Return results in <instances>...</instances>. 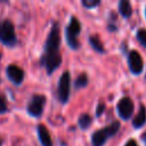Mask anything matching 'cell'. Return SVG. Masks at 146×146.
Masks as SVG:
<instances>
[{
  "instance_id": "cell-20",
  "label": "cell",
  "mask_w": 146,
  "mask_h": 146,
  "mask_svg": "<svg viewBox=\"0 0 146 146\" xmlns=\"http://www.w3.org/2000/svg\"><path fill=\"white\" fill-rule=\"evenodd\" d=\"M124 146H138V145H137V143H136L133 139H129V140L124 144Z\"/></svg>"
},
{
  "instance_id": "cell-2",
  "label": "cell",
  "mask_w": 146,
  "mask_h": 146,
  "mask_svg": "<svg viewBox=\"0 0 146 146\" xmlns=\"http://www.w3.org/2000/svg\"><path fill=\"white\" fill-rule=\"evenodd\" d=\"M119 130H120V122L113 121L110 125L105 127L104 129H99V130L95 131L91 136L92 146H104L105 143L107 141V139L113 137L114 135H116Z\"/></svg>"
},
{
  "instance_id": "cell-8",
  "label": "cell",
  "mask_w": 146,
  "mask_h": 146,
  "mask_svg": "<svg viewBox=\"0 0 146 146\" xmlns=\"http://www.w3.org/2000/svg\"><path fill=\"white\" fill-rule=\"evenodd\" d=\"M128 64H129V68H130L131 73L135 75L140 74L144 70L143 58L137 50H131L128 54Z\"/></svg>"
},
{
  "instance_id": "cell-12",
  "label": "cell",
  "mask_w": 146,
  "mask_h": 146,
  "mask_svg": "<svg viewBox=\"0 0 146 146\" xmlns=\"http://www.w3.org/2000/svg\"><path fill=\"white\" fill-rule=\"evenodd\" d=\"M89 44L92 47V49L99 54H104L105 52V48H104V44L100 40V38L97 35V34H92V35H89Z\"/></svg>"
},
{
  "instance_id": "cell-26",
  "label": "cell",
  "mask_w": 146,
  "mask_h": 146,
  "mask_svg": "<svg viewBox=\"0 0 146 146\" xmlns=\"http://www.w3.org/2000/svg\"><path fill=\"white\" fill-rule=\"evenodd\" d=\"M0 23H1V22H0Z\"/></svg>"
},
{
  "instance_id": "cell-5",
  "label": "cell",
  "mask_w": 146,
  "mask_h": 146,
  "mask_svg": "<svg viewBox=\"0 0 146 146\" xmlns=\"http://www.w3.org/2000/svg\"><path fill=\"white\" fill-rule=\"evenodd\" d=\"M70 89H71V74L68 71H65L60 75L57 87V96L62 104H66L68 102Z\"/></svg>"
},
{
  "instance_id": "cell-18",
  "label": "cell",
  "mask_w": 146,
  "mask_h": 146,
  "mask_svg": "<svg viewBox=\"0 0 146 146\" xmlns=\"http://www.w3.org/2000/svg\"><path fill=\"white\" fill-rule=\"evenodd\" d=\"M8 112V105H7V100L3 96L0 95V114H3Z\"/></svg>"
},
{
  "instance_id": "cell-21",
  "label": "cell",
  "mask_w": 146,
  "mask_h": 146,
  "mask_svg": "<svg viewBox=\"0 0 146 146\" xmlns=\"http://www.w3.org/2000/svg\"><path fill=\"white\" fill-rule=\"evenodd\" d=\"M141 139H143V141L145 143V146H146V131H145V132L141 135Z\"/></svg>"
},
{
  "instance_id": "cell-16",
  "label": "cell",
  "mask_w": 146,
  "mask_h": 146,
  "mask_svg": "<svg viewBox=\"0 0 146 146\" xmlns=\"http://www.w3.org/2000/svg\"><path fill=\"white\" fill-rule=\"evenodd\" d=\"M136 38L139 41V43L146 48V30L145 29H139L136 33Z\"/></svg>"
},
{
  "instance_id": "cell-25",
  "label": "cell",
  "mask_w": 146,
  "mask_h": 146,
  "mask_svg": "<svg viewBox=\"0 0 146 146\" xmlns=\"http://www.w3.org/2000/svg\"><path fill=\"white\" fill-rule=\"evenodd\" d=\"M145 80H146V74H145Z\"/></svg>"
},
{
  "instance_id": "cell-23",
  "label": "cell",
  "mask_w": 146,
  "mask_h": 146,
  "mask_svg": "<svg viewBox=\"0 0 146 146\" xmlns=\"http://www.w3.org/2000/svg\"><path fill=\"white\" fill-rule=\"evenodd\" d=\"M145 16H146V8H145Z\"/></svg>"
},
{
  "instance_id": "cell-13",
  "label": "cell",
  "mask_w": 146,
  "mask_h": 146,
  "mask_svg": "<svg viewBox=\"0 0 146 146\" xmlns=\"http://www.w3.org/2000/svg\"><path fill=\"white\" fill-rule=\"evenodd\" d=\"M119 11L124 18H130L132 15V7L128 0H121L119 2Z\"/></svg>"
},
{
  "instance_id": "cell-19",
  "label": "cell",
  "mask_w": 146,
  "mask_h": 146,
  "mask_svg": "<svg viewBox=\"0 0 146 146\" xmlns=\"http://www.w3.org/2000/svg\"><path fill=\"white\" fill-rule=\"evenodd\" d=\"M104 110H105V104L104 103H99L97 105V108H96V116H100L104 113Z\"/></svg>"
},
{
  "instance_id": "cell-17",
  "label": "cell",
  "mask_w": 146,
  "mask_h": 146,
  "mask_svg": "<svg viewBox=\"0 0 146 146\" xmlns=\"http://www.w3.org/2000/svg\"><path fill=\"white\" fill-rule=\"evenodd\" d=\"M81 5L87 9H92L100 5V0H82Z\"/></svg>"
},
{
  "instance_id": "cell-24",
  "label": "cell",
  "mask_w": 146,
  "mask_h": 146,
  "mask_svg": "<svg viewBox=\"0 0 146 146\" xmlns=\"http://www.w3.org/2000/svg\"><path fill=\"white\" fill-rule=\"evenodd\" d=\"M0 58H1V52H0Z\"/></svg>"
},
{
  "instance_id": "cell-7",
  "label": "cell",
  "mask_w": 146,
  "mask_h": 146,
  "mask_svg": "<svg viewBox=\"0 0 146 146\" xmlns=\"http://www.w3.org/2000/svg\"><path fill=\"white\" fill-rule=\"evenodd\" d=\"M133 110H135V105L130 97H122L116 104V112L122 120L131 119L133 114Z\"/></svg>"
},
{
  "instance_id": "cell-15",
  "label": "cell",
  "mask_w": 146,
  "mask_h": 146,
  "mask_svg": "<svg viewBox=\"0 0 146 146\" xmlns=\"http://www.w3.org/2000/svg\"><path fill=\"white\" fill-rule=\"evenodd\" d=\"M89 82V79H88V75L86 73H81L74 81V88L75 89H81V88H84L87 87Z\"/></svg>"
},
{
  "instance_id": "cell-4",
  "label": "cell",
  "mask_w": 146,
  "mask_h": 146,
  "mask_svg": "<svg viewBox=\"0 0 146 146\" xmlns=\"http://www.w3.org/2000/svg\"><path fill=\"white\" fill-rule=\"evenodd\" d=\"M0 41L7 47H15L18 42L14 24L9 19L0 23Z\"/></svg>"
},
{
  "instance_id": "cell-1",
  "label": "cell",
  "mask_w": 146,
  "mask_h": 146,
  "mask_svg": "<svg viewBox=\"0 0 146 146\" xmlns=\"http://www.w3.org/2000/svg\"><path fill=\"white\" fill-rule=\"evenodd\" d=\"M60 46V31L59 23L52 22L50 32L44 42L43 52L40 58V65L46 68L47 73L50 75L56 71L62 64V56L59 54Z\"/></svg>"
},
{
  "instance_id": "cell-14",
  "label": "cell",
  "mask_w": 146,
  "mask_h": 146,
  "mask_svg": "<svg viewBox=\"0 0 146 146\" xmlns=\"http://www.w3.org/2000/svg\"><path fill=\"white\" fill-rule=\"evenodd\" d=\"M91 123H92V117H91L89 114H87V113L81 114V115L79 116V119H78L79 128L82 129V130H87V129L91 125Z\"/></svg>"
},
{
  "instance_id": "cell-3",
  "label": "cell",
  "mask_w": 146,
  "mask_h": 146,
  "mask_svg": "<svg viewBox=\"0 0 146 146\" xmlns=\"http://www.w3.org/2000/svg\"><path fill=\"white\" fill-rule=\"evenodd\" d=\"M80 32H81V24L76 17L72 16L65 30V38L68 47L73 50H76L80 47V42L78 40V35L80 34Z\"/></svg>"
},
{
  "instance_id": "cell-10",
  "label": "cell",
  "mask_w": 146,
  "mask_h": 146,
  "mask_svg": "<svg viewBox=\"0 0 146 146\" xmlns=\"http://www.w3.org/2000/svg\"><path fill=\"white\" fill-rule=\"evenodd\" d=\"M36 132H38V137H39V140L42 146H52V140H51L50 133L43 124H39L36 127Z\"/></svg>"
},
{
  "instance_id": "cell-9",
  "label": "cell",
  "mask_w": 146,
  "mask_h": 146,
  "mask_svg": "<svg viewBox=\"0 0 146 146\" xmlns=\"http://www.w3.org/2000/svg\"><path fill=\"white\" fill-rule=\"evenodd\" d=\"M6 74H7V78L16 86H19L24 80V71L15 64H10L7 66Z\"/></svg>"
},
{
  "instance_id": "cell-6",
  "label": "cell",
  "mask_w": 146,
  "mask_h": 146,
  "mask_svg": "<svg viewBox=\"0 0 146 146\" xmlns=\"http://www.w3.org/2000/svg\"><path fill=\"white\" fill-rule=\"evenodd\" d=\"M46 100V96L43 95H33L26 107L27 113L33 117H40L43 113Z\"/></svg>"
},
{
  "instance_id": "cell-11",
  "label": "cell",
  "mask_w": 146,
  "mask_h": 146,
  "mask_svg": "<svg viewBox=\"0 0 146 146\" xmlns=\"http://www.w3.org/2000/svg\"><path fill=\"white\" fill-rule=\"evenodd\" d=\"M145 123H146V107L144 105H140L137 115L132 119V125L135 129H139L144 127Z\"/></svg>"
},
{
  "instance_id": "cell-22",
  "label": "cell",
  "mask_w": 146,
  "mask_h": 146,
  "mask_svg": "<svg viewBox=\"0 0 146 146\" xmlns=\"http://www.w3.org/2000/svg\"><path fill=\"white\" fill-rule=\"evenodd\" d=\"M1 144H2V139L0 138V146H1Z\"/></svg>"
}]
</instances>
